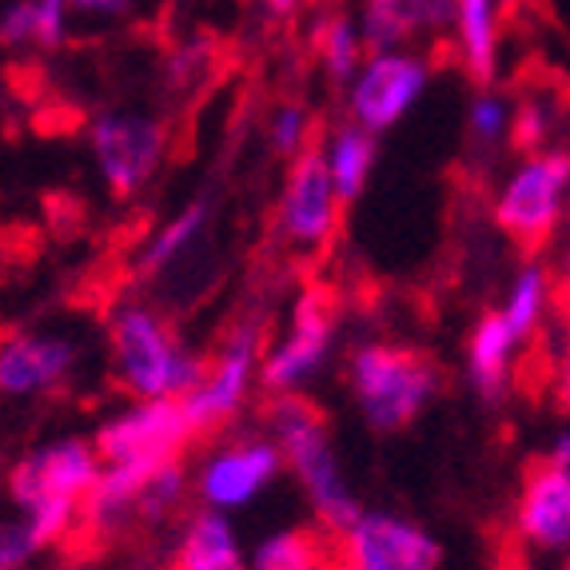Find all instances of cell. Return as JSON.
<instances>
[{
	"instance_id": "21",
	"label": "cell",
	"mask_w": 570,
	"mask_h": 570,
	"mask_svg": "<svg viewBox=\"0 0 570 570\" xmlns=\"http://www.w3.org/2000/svg\"><path fill=\"white\" fill-rule=\"evenodd\" d=\"M554 299H559V287H554L551 267L542 264V259H527L519 272H514L511 287H507V299H503V320L511 327V335L523 343H531L534 335L542 332L547 324V315H551Z\"/></svg>"
},
{
	"instance_id": "24",
	"label": "cell",
	"mask_w": 570,
	"mask_h": 570,
	"mask_svg": "<svg viewBox=\"0 0 570 570\" xmlns=\"http://www.w3.org/2000/svg\"><path fill=\"white\" fill-rule=\"evenodd\" d=\"M315 52H320V65H324L327 80L332 85H352L360 65L367 60V48H363L360 24L352 17H327L320 29H315Z\"/></svg>"
},
{
	"instance_id": "35",
	"label": "cell",
	"mask_w": 570,
	"mask_h": 570,
	"mask_svg": "<svg viewBox=\"0 0 570 570\" xmlns=\"http://www.w3.org/2000/svg\"><path fill=\"white\" fill-rule=\"evenodd\" d=\"M554 304L567 307V312H570V284H562V292H559V299H554Z\"/></svg>"
},
{
	"instance_id": "9",
	"label": "cell",
	"mask_w": 570,
	"mask_h": 570,
	"mask_svg": "<svg viewBox=\"0 0 570 570\" xmlns=\"http://www.w3.org/2000/svg\"><path fill=\"white\" fill-rule=\"evenodd\" d=\"M335 347V307L324 287H307L292 304L287 332L264 352L259 387L267 395H295L324 371Z\"/></svg>"
},
{
	"instance_id": "34",
	"label": "cell",
	"mask_w": 570,
	"mask_h": 570,
	"mask_svg": "<svg viewBox=\"0 0 570 570\" xmlns=\"http://www.w3.org/2000/svg\"><path fill=\"white\" fill-rule=\"evenodd\" d=\"M299 4H304V0H264V9L272 12V17H292Z\"/></svg>"
},
{
	"instance_id": "28",
	"label": "cell",
	"mask_w": 570,
	"mask_h": 570,
	"mask_svg": "<svg viewBox=\"0 0 570 570\" xmlns=\"http://www.w3.org/2000/svg\"><path fill=\"white\" fill-rule=\"evenodd\" d=\"M40 551H48V542L40 539L29 514L0 519V570H24Z\"/></svg>"
},
{
	"instance_id": "19",
	"label": "cell",
	"mask_w": 570,
	"mask_h": 570,
	"mask_svg": "<svg viewBox=\"0 0 570 570\" xmlns=\"http://www.w3.org/2000/svg\"><path fill=\"white\" fill-rule=\"evenodd\" d=\"M171 570H247L244 547L228 514L212 507L191 514L171 554Z\"/></svg>"
},
{
	"instance_id": "33",
	"label": "cell",
	"mask_w": 570,
	"mask_h": 570,
	"mask_svg": "<svg viewBox=\"0 0 570 570\" xmlns=\"http://www.w3.org/2000/svg\"><path fill=\"white\" fill-rule=\"evenodd\" d=\"M551 247H554V267H559L562 284H570V204H567V216H562V228Z\"/></svg>"
},
{
	"instance_id": "38",
	"label": "cell",
	"mask_w": 570,
	"mask_h": 570,
	"mask_svg": "<svg viewBox=\"0 0 570 570\" xmlns=\"http://www.w3.org/2000/svg\"><path fill=\"white\" fill-rule=\"evenodd\" d=\"M0 96H4V85H0Z\"/></svg>"
},
{
	"instance_id": "29",
	"label": "cell",
	"mask_w": 570,
	"mask_h": 570,
	"mask_svg": "<svg viewBox=\"0 0 570 570\" xmlns=\"http://www.w3.org/2000/svg\"><path fill=\"white\" fill-rule=\"evenodd\" d=\"M0 48H4V52H29V48H40L37 0H12L9 9L0 12Z\"/></svg>"
},
{
	"instance_id": "31",
	"label": "cell",
	"mask_w": 570,
	"mask_h": 570,
	"mask_svg": "<svg viewBox=\"0 0 570 570\" xmlns=\"http://www.w3.org/2000/svg\"><path fill=\"white\" fill-rule=\"evenodd\" d=\"M554 403H559V415L570 423V315H567V340H562L559 367H554Z\"/></svg>"
},
{
	"instance_id": "20",
	"label": "cell",
	"mask_w": 570,
	"mask_h": 570,
	"mask_svg": "<svg viewBox=\"0 0 570 570\" xmlns=\"http://www.w3.org/2000/svg\"><path fill=\"white\" fill-rule=\"evenodd\" d=\"M208 224H212V196H196L191 204H184V208L156 232L153 244L144 247L140 276L160 279V276H168V272H176L180 264H188V259L196 256V247L204 244Z\"/></svg>"
},
{
	"instance_id": "25",
	"label": "cell",
	"mask_w": 570,
	"mask_h": 570,
	"mask_svg": "<svg viewBox=\"0 0 570 570\" xmlns=\"http://www.w3.org/2000/svg\"><path fill=\"white\" fill-rule=\"evenodd\" d=\"M511 128H514V108L494 88H479L471 108H466V132H471L475 148H483V153L503 148V144H511Z\"/></svg>"
},
{
	"instance_id": "14",
	"label": "cell",
	"mask_w": 570,
	"mask_h": 570,
	"mask_svg": "<svg viewBox=\"0 0 570 570\" xmlns=\"http://www.w3.org/2000/svg\"><path fill=\"white\" fill-rule=\"evenodd\" d=\"M284 451L276 439H236L216 448L196 471V494L212 511H239L256 503L267 487L284 475Z\"/></svg>"
},
{
	"instance_id": "13",
	"label": "cell",
	"mask_w": 570,
	"mask_h": 570,
	"mask_svg": "<svg viewBox=\"0 0 570 570\" xmlns=\"http://www.w3.org/2000/svg\"><path fill=\"white\" fill-rule=\"evenodd\" d=\"M340 196L324 160V144H312L287 164L279 196V236L295 252H324L340 228Z\"/></svg>"
},
{
	"instance_id": "18",
	"label": "cell",
	"mask_w": 570,
	"mask_h": 570,
	"mask_svg": "<svg viewBox=\"0 0 570 570\" xmlns=\"http://www.w3.org/2000/svg\"><path fill=\"white\" fill-rule=\"evenodd\" d=\"M499 29L503 0H459L455 4V52L459 65L479 88H491L499 77Z\"/></svg>"
},
{
	"instance_id": "6",
	"label": "cell",
	"mask_w": 570,
	"mask_h": 570,
	"mask_svg": "<svg viewBox=\"0 0 570 570\" xmlns=\"http://www.w3.org/2000/svg\"><path fill=\"white\" fill-rule=\"evenodd\" d=\"M88 148L112 200H136L168 156V124L132 108L100 112L88 128Z\"/></svg>"
},
{
	"instance_id": "15",
	"label": "cell",
	"mask_w": 570,
	"mask_h": 570,
	"mask_svg": "<svg viewBox=\"0 0 570 570\" xmlns=\"http://www.w3.org/2000/svg\"><path fill=\"white\" fill-rule=\"evenodd\" d=\"M77 340L52 332H9L0 340V395L40 400L77 375Z\"/></svg>"
},
{
	"instance_id": "36",
	"label": "cell",
	"mask_w": 570,
	"mask_h": 570,
	"mask_svg": "<svg viewBox=\"0 0 570 570\" xmlns=\"http://www.w3.org/2000/svg\"><path fill=\"white\" fill-rule=\"evenodd\" d=\"M559 570H570V551H567V554H559Z\"/></svg>"
},
{
	"instance_id": "16",
	"label": "cell",
	"mask_w": 570,
	"mask_h": 570,
	"mask_svg": "<svg viewBox=\"0 0 570 570\" xmlns=\"http://www.w3.org/2000/svg\"><path fill=\"white\" fill-rule=\"evenodd\" d=\"M455 4L459 0H363L355 24L367 52H395L419 37L455 29Z\"/></svg>"
},
{
	"instance_id": "17",
	"label": "cell",
	"mask_w": 570,
	"mask_h": 570,
	"mask_svg": "<svg viewBox=\"0 0 570 570\" xmlns=\"http://www.w3.org/2000/svg\"><path fill=\"white\" fill-rule=\"evenodd\" d=\"M466 383L483 403H503L514 387V360H519V340L507 327L503 312H483L466 335Z\"/></svg>"
},
{
	"instance_id": "22",
	"label": "cell",
	"mask_w": 570,
	"mask_h": 570,
	"mask_svg": "<svg viewBox=\"0 0 570 570\" xmlns=\"http://www.w3.org/2000/svg\"><path fill=\"white\" fill-rule=\"evenodd\" d=\"M375 140L380 136L360 128L355 120L340 124L324 144V160H327V171H332V184H335V196L340 204H355L367 191V180L371 171H375Z\"/></svg>"
},
{
	"instance_id": "5",
	"label": "cell",
	"mask_w": 570,
	"mask_h": 570,
	"mask_svg": "<svg viewBox=\"0 0 570 570\" xmlns=\"http://www.w3.org/2000/svg\"><path fill=\"white\" fill-rule=\"evenodd\" d=\"M570 204V148H542L514 164L494 191L491 216L523 256H542L554 244Z\"/></svg>"
},
{
	"instance_id": "7",
	"label": "cell",
	"mask_w": 570,
	"mask_h": 570,
	"mask_svg": "<svg viewBox=\"0 0 570 570\" xmlns=\"http://www.w3.org/2000/svg\"><path fill=\"white\" fill-rule=\"evenodd\" d=\"M264 320H239L224 343H219V352L208 360V371H204V380L196 391L184 395V411H188L191 428L196 435H212L219 431L224 423L244 411L247 395L252 387L259 383V367H264Z\"/></svg>"
},
{
	"instance_id": "1",
	"label": "cell",
	"mask_w": 570,
	"mask_h": 570,
	"mask_svg": "<svg viewBox=\"0 0 570 570\" xmlns=\"http://www.w3.org/2000/svg\"><path fill=\"white\" fill-rule=\"evenodd\" d=\"M267 431H272V439L284 451V463L295 483H299V491H304V499L312 503L315 523L340 539L367 507L355 499V491L343 479L327 415L307 400L304 391L272 395V403H267Z\"/></svg>"
},
{
	"instance_id": "11",
	"label": "cell",
	"mask_w": 570,
	"mask_h": 570,
	"mask_svg": "<svg viewBox=\"0 0 570 570\" xmlns=\"http://www.w3.org/2000/svg\"><path fill=\"white\" fill-rule=\"evenodd\" d=\"M196 439L200 435L180 400H136L132 407L100 423L92 443L105 463H171L184 459Z\"/></svg>"
},
{
	"instance_id": "3",
	"label": "cell",
	"mask_w": 570,
	"mask_h": 570,
	"mask_svg": "<svg viewBox=\"0 0 570 570\" xmlns=\"http://www.w3.org/2000/svg\"><path fill=\"white\" fill-rule=\"evenodd\" d=\"M105 475V459L92 439H57L20 455L9 471V499L20 514H29L40 539L52 547L77 531L80 507Z\"/></svg>"
},
{
	"instance_id": "10",
	"label": "cell",
	"mask_w": 570,
	"mask_h": 570,
	"mask_svg": "<svg viewBox=\"0 0 570 570\" xmlns=\"http://www.w3.org/2000/svg\"><path fill=\"white\" fill-rule=\"evenodd\" d=\"M514 534L539 554L570 551V431L527 463L514 499Z\"/></svg>"
},
{
	"instance_id": "27",
	"label": "cell",
	"mask_w": 570,
	"mask_h": 570,
	"mask_svg": "<svg viewBox=\"0 0 570 570\" xmlns=\"http://www.w3.org/2000/svg\"><path fill=\"white\" fill-rule=\"evenodd\" d=\"M267 144H272V153L287 164L315 144L312 116H307V108L299 105V100H284V105L272 112V120H267Z\"/></svg>"
},
{
	"instance_id": "8",
	"label": "cell",
	"mask_w": 570,
	"mask_h": 570,
	"mask_svg": "<svg viewBox=\"0 0 570 570\" xmlns=\"http://www.w3.org/2000/svg\"><path fill=\"white\" fill-rule=\"evenodd\" d=\"M431 85V57L415 48L367 52L355 80L347 85V120L367 132H391L411 108L423 100Z\"/></svg>"
},
{
	"instance_id": "23",
	"label": "cell",
	"mask_w": 570,
	"mask_h": 570,
	"mask_svg": "<svg viewBox=\"0 0 570 570\" xmlns=\"http://www.w3.org/2000/svg\"><path fill=\"white\" fill-rule=\"evenodd\" d=\"M332 539L324 527H279L256 542L247 570H332Z\"/></svg>"
},
{
	"instance_id": "32",
	"label": "cell",
	"mask_w": 570,
	"mask_h": 570,
	"mask_svg": "<svg viewBox=\"0 0 570 570\" xmlns=\"http://www.w3.org/2000/svg\"><path fill=\"white\" fill-rule=\"evenodd\" d=\"M128 9H132V0H72V12H80V17H100V20L124 17Z\"/></svg>"
},
{
	"instance_id": "4",
	"label": "cell",
	"mask_w": 570,
	"mask_h": 570,
	"mask_svg": "<svg viewBox=\"0 0 570 570\" xmlns=\"http://www.w3.org/2000/svg\"><path fill=\"white\" fill-rule=\"evenodd\" d=\"M112 371L132 400H184L200 387L208 360L188 352L153 304H124L108 324Z\"/></svg>"
},
{
	"instance_id": "37",
	"label": "cell",
	"mask_w": 570,
	"mask_h": 570,
	"mask_svg": "<svg viewBox=\"0 0 570 570\" xmlns=\"http://www.w3.org/2000/svg\"><path fill=\"white\" fill-rule=\"evenodd\" d=\"M507 4H519V0H503V9H507Z\"/></svg>"
},
{
	"instance_id": "30",
	"label": "cell",
	"mask_w": 570,
	"mask_h": 570,
	"mask_svg": "<svg viewBox=\"0 0 570 570\" xmlns=\"http://www.w3.org/2000/svg\"><path fill=\"white\" fill-rule=\"evenodd\" d=\"M68 17H72V0H37V20H40V48L57 52L68 37Z\"/></svg>"
},
{
	"instance_id": "26",
	"label": "cell",
	"mask_w": 570,
	"mask_h": 570,
	"mask_svg": "<svg viewBox=\"0 0 570 570\" xmlns=\"http://www.w3.org/2000/svg\"><path fill=\"white\" fill-rule=\"evenodd\" d=\"M184 494H188V475H184V459H171L156 471L148 483H144L140 494V514H136V523L153 527L160 519H168L171 511H180Z\"/></svg>"
},
{
	"instance_id": "12",
	"label": "cell",
	"mask_w": 570,
	"mask_h": 570,
	"mask_svg": "<svg viewBox=\"0 0 570 570\" xmlns=\"http://www.w3.org/2000/svg\"><path fill=\"white\" fill-rule=\"evenodd\" d=\"M343 570H443V542L395 511H363L340 534Z\"/></svg>"
},
{
	"instance_id": "2",
	"label": "cell",
	"mask_w": 570,
	"mask_h": 570,
	"mask_svg": "<svg viewBox=\"0 0 570 570\" xmlns=\"http://www.w3.org/2000/svg\"><path fill=\"white\" fill-rule=\"evenodd\" d=\"M347 387L375 435H400L443 395V367L431 352L395 340H367L347 360Z\"/></svg>"
}]
</instances>
